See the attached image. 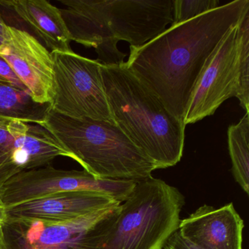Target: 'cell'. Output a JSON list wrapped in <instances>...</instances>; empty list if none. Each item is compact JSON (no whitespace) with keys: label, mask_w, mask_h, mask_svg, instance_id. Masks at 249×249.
<instances>
[{"label":"cell","mask_w":249,"mask_h":249,"mask_svg":"<svg viewBox=\"0 0 249 249\" xmlns=\"http://www.w3.org/2000/svg\"><path fill=\"white\" fill-rule=\"evenodd\" d=\"M2 56L25 86L33 100L52 105L56 94L52 52L25 30L7 27L0 47Z\"/></svg>","instance_id":"10"},{"label":"cell","mask_w":249,"mask_h":249,"mask_svg":"<svg viewBox=\"0 0 249 249\" xmlns=\"http://www.w3.org/2000/svg\"><path fill=\"white\" fill-rule=\"evenodd\" d=\"M7 221H8L7 208L0 201V227L3 228L4 226L7 224Z\"/></svg>","instance_id":"21"},{"label":"cell","mask_w":249,"mask_h":249,"mask_svg":"<svg viewBox=\"0 0 249 249\" xmlns=\"http://www.w3.org/2000/svg\"><path fill=\"white\" fill-rule=\"evenodd\" d=\"M249 9L234 0L186 22L170 26L139 47L130 46L125 65L183 122L195 84L211 53Z\"/></svg>","instance_id":"1"},{"label":"cell","mask_w":249,"mask_h":249,"mask_svg":"<svg viewBox=\"0 0 249 249\" xmlns=\"http://www.w3.org/2000/svg\"><path fill=\"white\" fill-rule=\"evenodd\" d=\"M0 81H5V80L2 79V78H0Z\"/></svg>","instance_id":"25"},{"label":"cell","mask_w":249,"mask_h":249,"mask_svg":"<svg viewBox=\"0 0 249 249\" xmlns=\"http://www.w3.org/2000/svg\"><path fill=\"white\" fill-rule=\"evenodd\" d=\"M7 25L2 18V15L0 14V37L5 38L6 36Z\"/></svg>","instance_id":"22"},{"label":"cell","mask_w":249,"mask_h":249,"mask_svg":"<svg viewBox=\"0 0 249 249\" xmlns=\"http://www.w3.org/2000/svg\"><path fill=\"white\" fill-rule=\"evenodd\" d=\"M0 8L10 12L52 52H71V35L61 9L46 0L0 1Z\"/></svg>","instance_id":"13"},{"label":"cell","mask_w":249,"mask_h":249,"mask_svg":"<svg viewBox=\"0 0 249 249\" xmlns=\"http://www.w3.org/2000/svg\"><path fill=\"white\" fill-rule=\"evenodd\" d=\"M231 172L235 181L247 195L249 194V115L246 113L237 124L227 131Z\"/></svg>","instance_id":"16"},{"label":"cell","mask_w":249,"mask_h":249,"mask_svg":"<svg viewBox=\"0 0 249 249\" xmlns=\"http://www.w3.org/2000/svg\"><path fill=\"white\" fill-rule=\"evenodd\" d=\"M162 249H202L181 235L178 230L173 233Z\"/></svg>","instance_id":"20"},{"label":"cell","mask_w":249,"mask_h":249,"mask_svg":"<svg viewBox=\"0 0 249 249\" xmlns=\"http://www.w3.org/2000/svg\"><path fill=\"white\" fill-rule=\"evenodd\" d=\"M0 78L21 89L27 91L25 86L22 84L21 80L13 71L9 64L2 56H0Z\"/></svg>","instance_id":"19"},{"label":"cell","mask_w":249,"mask_h":249,"mask_svg":"<svg viewBox=\"0 0 249 249\" xmlns=\"http://www.w3.org/2000/svg\"><path fill=\"white\" fill-rule=\"evenodd\" d=\"M72 41L94 48L105 66L124 62L119 41L139 47L173 22L174 0H59Z\"/></svg>","instance_id":"2"},{"label":"cell","mask_w":249,"mask_h":249,"mask_svg":"<svg viewBox=\"0 0 249 249\" xmlns=\"http://www.w3.org/2000/svg\"><path fill=\"white\" fill-rule=\"evenodd\" d=\"M244 222L233 203L215 208L199 207L181 220L178 231L202 249H243Z\"/></svg>","instance_id":"12"},{"label":"cell","mask_w":249,"mask_h":249,"mask_svg":"<svg viewBox=\"0 0 249 249\" xmlns=\"http://www.w3.org/2000/svg\"><path fill=\"white\" fill-rule=\"evenodd\" d=\"M124 62L102 66L113 121L155 164L157 170L173 167L183 156L186 126L126 68Z\"/></svg>","instance_id":"3"},{"label":"cell","mask_w":249,"mask_h":249,"mask_svg":"<svg viewBox=\"0 0 249 249\" xmlns=\"http://www.w3.org/2000/svg\"><path fill=\"white\" fill-rule=\"evenodd\" d=\"M28 127L29 123L21 121L0 119V201L10 179L21 172L45 166Z\"/></svg>","instance_id":"14"},{"label":"cell","mask_w":249,"mask_h":249,"mask_svg":"<svg viewBox=\"0 0 249 249\" xmlns=\"http://www.w3.org/2000/svg\"><path fill=\"white\" fill-rule=\"evenodd\" d=\"M136 183L96 178L85 170H58L46 166L21 172L10 179L4 186L1 201L8 208L55 194L89 191L107 195L122 204Z\"/></svg>","instance_id":"8"},{"label":"cell","mask_w":249,"mask_h":249,"mask_svg":"<svg viewBox=\"0 0 249 249\" xmlns=\"http://www.w3.org/2000/svg\"><path fill=\"white\" fill-rule=\"evenodd\" d=\"M184 205L181 192L161 179L137 182L121 204L103 249H162L178 230Z\"/></svg>","instance_id":"5"},{"label":"cell","mask_w":249,"mask_h":249,"mask_svg":"<svg viewBox=\"0 0 249 249\" xmlns=\"http://www.w3.org/2000/svg\"><path fill=\"white\" fill-rule=\"evenodd\" d=\"M219 6L218 0H174L170 26L186 22Z\"/></svg>","instance_id":"18"},{"label":"cell","mask_w":249,"mask_h":249,"mask_svg":"<svg viewBox=\"0 0 249 249\" xmlns=\"http://www.w3.org/2000/svg\"><path fill=\"white\" fill-rule=\"evenodd\" d=\"M238 23L227 32L205 62L185 113L186 126L214 114L224 102L236 97L240 52Z\"/></svg>","instance_id":"9"},{"label":"cell","mask_w":249,"mask_h":249,"mask_svg":"<svg viewBox=\"0 0 249 249\" xmlns=\"http://www.w3.org/2000/svg\"><path fill=\"white\" fill-rule=\"evenodd\" d=\"M52 105L35 102L30 93L0 81V119L18 120L43 126Z\"/></svg>","instance_id":"15"},{"label":"cell","mask_w":249,"mask_h":249,"mask_svg":"<svg viewBox=\"0 0 249 249\" xmlns=\"http://www.w3.org/2000/svg\"><path fill=\"white\" fill-rule=\"evenodd\" d=\"M121 205L63 222H8L3 227L8 249H103Z\"/></svg>","instance_id":"6"},{"label":"cell","mask_w":249,"mask_h":249,"mask_svg":"<svg viewBox=\"0 0 249 249\" xmlns=\"http://www.w3.org/2000/svg\"><path fill=\"white\" fill-rule=\"evenodd\" d=\"M121 205L107 195L89 191L62 192L8 207V222H63Z\"/></svg>","instance_id":"11"},{"label":"cell","mask_w":249,"mask_h":249,"mask_svg":"<svg viewBox=\"0 0 249 249\" xmlns=\"http://www.w3.org/2000/svg\"><path fill=\"white\" fill-rule=\"evenodd\" d=\"M43 126L96 178L139 182L157 170L114 122L75 119L51 109Z\"/></svg>","instance_id":"4"},{"label":"cell","mask_w":249,"mask_h":249,"mask_svg":"<svg viewBox=\"0 0 249 249\" xmlns=\"http://www.w3.org/2000/svg\"><path fill=\"white\" fill-rule=\"evenodd\" d=\"M0 249H8L2 227H0Z\"/></svg>","instance_id":"23"},{"label":"cell","mask_w":249,"mask_h":249,"mask_svg":"<svg viewBox=\"0 0 249 249\" xmlns=\"http://www.w3.org/2000/svg\"><path fill=\"white\" fill-rule=\"evenodd\" d=\"M4 41V38H2V37H0V47H1V46H2V43H3Z\"/></svg>","instance_id":"24"},{"label":"cell","mask_w":249,"mask_h":249,"mask_svg":"<svg viewBox=\"0 0 249 249\" xmlns=\"http://www.w3.org/2000/svg\"><path fill=\"white\" fill-rule=\"evenodd\" d=\"M52 54L56 84L52 110L75 119L114 122L105 91L103 65L73 52Z\"/></svg>","instance_id":"7"},{"label":"cell","mask_w":249,"mask_h":249,"mask_svg":"<svg viewBox=\"0 0 249 249\" xmlns=\"http://www.w3.org/2000/svg\"><path fill=\"white\" fill-rule=\"evenodd\" d=\"M240 37V59H239L238 89L236 97L240 106L249 113V9L247 10L238 23Z\"/></svg>","instance_id":"17"}]
</instances>
